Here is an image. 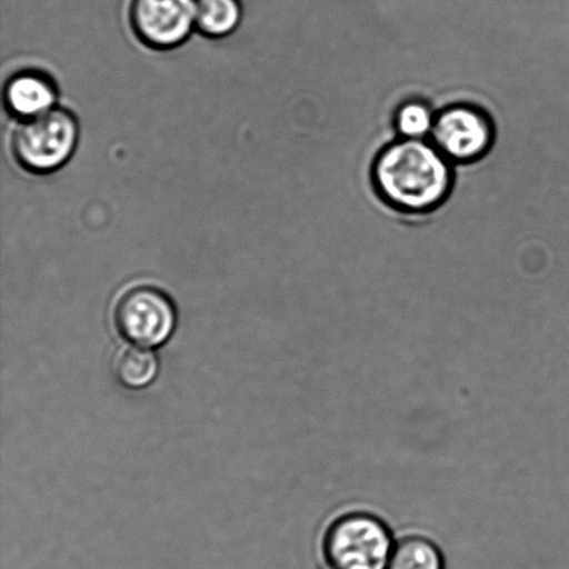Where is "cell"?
I'll list each match as a JSON object with an SVG mask.
<instances>
[{
	"instance_id": "6da1fadb",
	"label": "cell",
	"mask_w": 569,
	"mask_h": 569,
	"mask_svg": "<svg viewBox=\"0 0 569 569\" xmlns=\"http://www.w3.org/2000/svg\"><path fill=\"white\" fill-rule=\"evenodd\" d=\"M373 182L392 208L406 213H427L449 197L453 170L433 143L401 139L379 153L373 164Z\"/></svg>"
},
{
	"instance_id": "7a4b0ae2",
	"label": "cell",
	"mask_w": 569,
	"mask_h": 569,
	"mask_svg": "<svg viewBox=\"0 0 569 569\" xmlns=\"http://www.w3.org/2000/svg\"><path fill=\"white\" fill-rule=\"evenodd\" d=\"M80 143V122L70 110L56 108L36 119L19 121L10 149L17 164L33 176L63 169Z\"/></svg>"
},
{
	"instance_id": "3957f363",
	"label": "cell",
	"mask_w": 569,
	"mask_h": 569,
	"mask_svg": "<svg viewBox=\"0 0 569 569\" xmlns=\"http://www.w3.org/2000/svg\"><path fill=\"white\" fill-rule=\"evenodd\" d=\"M393 548L387 523L361 511L338 517L322 542L329 569H388Z\"/></svg>"
},
{
	"instance_id": "277c9868",
	"label": "cell",
	"mask_w": 569,
	"mask_h": 569,
	"mask_svg": "<svg viewBox=\"0 0 569 569\" xmlns=\"http://www.w3.org/2000/svg\"><path fill=\"white\" fill-rule=\"evenodd\" d=\"M114 321L128 342L152 349L166 343L174 332L177 311L163 290L141 284L121 295L116 305Z\"/></svg>"
},
{
	"instance_id": "5b68a950",
	"label": "cell",
	"mask_w": 569,
	"mask_h": 569,
	"mask_svg": "<svg viewBox=\"0 0 569 569\" xmlns=\"http://www.w3.org/2000/svg\"><path fill=\"white\" fill-rule=\"evenodd\" d=\"M128 17L138 41L158 52L180 48L197 30L194 0H131Z\"/></svg>"
},
{
	"instance_id": "8992f818",
	"label": "cell",
	"mask_w": 569,
	"mask_h": 569,
	"mask_svg": "<svg viewBox=\"0 0 569 569\" xmlns=\"http://www.w3.org/2000/svg\"><path fill=\"white\" fill-rule=\"evenodd\" d=\"M432 143L450 161L471 163L492 147V121L482 110L459 104L440 111L431 132Z\"/></svg>"
},
{
	"instance_id": "52a82bcc",
	"label": "cell",
	"mask_w": 569,
	"mask_h": 569,
	"mask_svg": "<svg viewBox=\"0 0 569 569\" xmlns=\"http://www.w3.org/2000/svg\"><path fill=\"white\" fill-rule=\"evenodd\" d=\"M3 99L9 113L26 121L58 108L59 92L52 77L38 70H21L6 82Z\"/></svg>"
},
{
	"instance_id": "ba28073f",
	"label": "cell",
	"mask_w": 569,
	"mask_h": 569,
	"mask_svg": "<svg viewBox=\"0 0 569 569\" xmlns=\"http://www.w3.org/2000/svg\"><path fill=\"white\" fill-rule=\"evenodd\" d=\"M197 30L203 37L221 39L232 36L241 26V0H194Z\"/></svg>"
},
{
	"instance_id": "9c48e42d",
	"label": "cell",
	"mask_w": 569,
	"mask_h": 569,
	"mask_svg": "<svg viewBox=\"0 0 569 569\" xmlns=\"http://www.w3.org/2000/svg\"><path fill=\"white\" fill-rule=\"evenodd\" d=\"M114 371L124 387L142 389L158 377L159 360L153 351L137 346L120 351L114 361Z\"/></svg>"
},
{
	"instance_id": "30bf717a",
	"label": "cell",
	"mask_w": 569,
	"mask_h": 569,
	"mask_svg": "<svg viewBox=\"0 0 569 569\" xmlns=\"http://www.w3.org/2000/svg\"><path fill=\"white\" fill-rule=\"evenodd\" d=\"M388 569H445V559L432 540L407 537L395 543Z\"/></svg>"
},
{
	"instance_id": "8fae6325",
	"label": "cell",
	"mask_w": 569,
	"mask_h": 569,
	"mask_svg": "<svg viewBox=\"0 0 569 569\" xmlns=\"http://www.w3.org/2000/svg\"><path fill=\"white\" fill-rule=\"evenodd\" d=\"M435 119L437 116L428 104L411 100L396 114V128L403 139H423L431 136Z\"/></svg>"
}]
</instances>
